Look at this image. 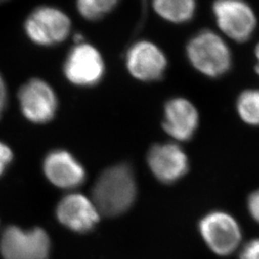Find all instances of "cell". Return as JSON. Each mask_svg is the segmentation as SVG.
<instances>
[{
	"label": "cell",
	"mask_w": 259,
	"mask_h": 259,
	"mask_svg": "<svg viewBox=\"0 0 259 259\" xmlns=\"http://www.w3.org/2000/svg\"><path fill=\"white\" fill-rule=\"evenodd\" d=\"M213 14L223 34L236 42L250 39L256 27V17L244 0H216Z\"/></svg>",
	"instance_id": "277c9868"
},
{
	"label": "cell",
	"mask_w": 259,
	"mask_h": 259,
	"mask_svg": "<svg viewBox=\"0 0 259 259\" xmlns=\"http://www.w3.org/2000/svg\"><path fill=\"white\" fill-rule=\"evenodd\" d=\"M7 100H8V93H7L6 83L4 82L3 77L0 74V118L6 109Z\"/></svg>",
	"instance_id": "ffe728a7"
},
{
	"label": "cell",
	"mask_w": 259,
	"mask_h": 259,
	"mask_svg": "<svg viewBox=\"0 0 259 259\" xmlns=\"http://www.w3.org/2000/svg\"><path fill=\"white\" fill-rule=\"evenodd\" d=\"M137 196L133 170L118 164L105 170L93 186V201L100 214L118 216L129 210Z\"/></svg>",
	"instance_id": "6da1fadb"
},
{
	"label": "cell",
	"mask_w": 259,
	"mask_h": 259,
	"mask_svg": "<svg viewBox=\"0 0 259 259\" xmlns=\"http://www.w3.org/2000/svg\"><path fill=\"white\" fill-rule=\"evenodd\" d=\"M241 119L250 126H259V91L247 90L241 93L236 103Z\"/></svg>",
	"instance_id": "9a60e30c"
},
{
	"label": "cell",
	"mask_w": 259,
	"mask_h": 259,
	"mask_svg": "<svg viewBox=\"0 0 259 259\" xmlns=\"http://www.w3.org/2000/svg\"><path fill=\"white\" fill-rule=\"evenodd\" d=\"M141 1V5H142V9L144 11L145 7H146V3H147V0H140Z\"/></svg>",
	"instance_id": "7402d4cb"
},
{
	"label": "cell",
	"mask_w": 259,
	"mask_h": 259,
	"mask_svg": "<svg viewBox=\"0 0 259 259\" xmlns=\"http://www.w3.org/2000/svg\"><path fill=\"white\" fill-rule=\"evenodd\" d=\"M24 29L28 37L37 46L51 47L65 41L70 33L71 22L63 11L40 6L29 15Z\"/></svg>",
	"instance_id": "3957f363"
},
{
	"label": "cell",
	"mask_w": 259,
	"mask_h": 259,
	"mask_svg": "<svg viewBox=\"0 0 259 259\" xmlns=\"http://www.w3.org/2000/svg\"><path fill=\"white\" fill-rule=\"evenodd\" d=\"M248 209L252 219L259 224V189L250 195L248 199Z\"/></svg>",
	"instance_id": "d6986e66"
},
{
	"label": "cell",
	"mask_w": 259,
	"mask_h": 259,
	"mask_svg": "<svg viewBox=\"0 0 259 259\" xmlns=\"http://www.w3.org/2000/svg\"><path fill=\"white\" fill-rule=\"evenodd\" d=\"M186 55L197 71L210 78L221 77L232 66V53L228 45L210 30L201 31L189 40Z\"/></svg>",
	"instance_id": "7a4b0ae2"
},
{
	"label": "cell",
	"mask_w": 259,
	"mask_h": 259,
	"mask_svg": "<svg viewBox=\"0 0 259 259\" xmlns=\"http://www.w3.org/2000/svg\"><path fill=\"white\" fill-rule=\"evenodd\" d=\"M44 171L47 179L60 188L72 189L82 185L85 180L82 164L71 154L63 150H56L47 155Z\"/></svg>",
	"instance_id": "4fadbf2b"
},
{
	"label": "cell",
	"mask_w": 259,
	"mask_h": 259,
	"mask_svg": "<svg viewBox=\"0 0 259 259\" xmlns=\"http://www.w3.org/2000/svg\"><path fill=\"white\" fill-rule=\"evenodd\" d=\"M120 0H76L77 9L83 19L99 20L116 8Z\"/></svg>",
	"instance_id": "2e32d148"
},
{
	"label": "cell",
	"mask_w": 259,
	"mask_h": 259,
	"mask_svg": "<svg viewBox=\"0 0 259 259\" xmlns=\"http://www.w3.org/2000/svg\"><path fill=\"white\" fill-rule=\"evenodd\" d=\"M130 74L139 81L154 82L162 78L167 68V59L154 42L139 40L130 47L126 54Z\"/></svg>",
	"instance_id": "9c48e42d"
},
{
	"label": "cell",
	"mask_w": 259,
	"mask_h": 259,
	"mask_svg": "<svg viewBox=\"0 0 259 259\" xmlns=\"http://www.w3.org/2000/svg\"><path fill=\"white\" fill-rule=\"evenodd\" d=\"M5 1H7V0H0V4L3 3V2H5Z\"/></svg>",
	"instance_id": "603a6c76"
},
{
	"label": "cell",
	"mask_w": 259,
	"mask_h": 259,
	"mask_svg": "<svg viewBox=\"0 0 259 259\" xmlns=\"http://www.w3.org/2000/svg\"><path fill=\"white\" fill-rule=\"evenodd\" d=\"M153 7L161 19L182 24L193 19L196 0H153Z\"/></svg>",
	"instance_id": "5bb4252c"
},
{
	"label": "cell",
	"mask_w": 259,
	"mask_h": 259,
	"mask_svg": "<svg viewBox=\"0 0 259 259\" xmlns=\"http://www.w3.org/2000/svg\"><path fill=\"white\" fill-rule=\"evenodd\" d=\"M200 232L207 247L221 256L236 250L242 238L239 224L232 215L224 211L205 215L200 222Z\"/></svg>",
	"instance_id": "8992f818"
},
{
	"label": "cell",
	"mask_w": 259,
	"mask_h": 259,
	"mask_svg": "<svg viewBox=\"0 0 259 259\" xmlns=\"http://www.w3.org/2000/svg\"><path fill=\"white\" fill-rule=\"evenodd\" d=\"M255 58H256V65H255V71L259 75V44L255 47Z\"/></svg>",
	"instance_id": "44dd1931"
},
{
	"label": "cell",
	"mask_w": 259,
	"mask_h": 259,
	"mask_svg": "<svg viewBox=\"0 0 259 259\" xmlns=\"http://www.w3.org/2000/svg\"><path fill=\"white\" fill-rule=\"evenodd\" d=\"M56 214L62 225L76 232L92 231L100 217L93 200L79 193L64 197L57 206Z\"/></svg>",
	"instance_id": "8fae6325"
},
{
	"label": "cell",
	"mask_w": 259,
	"mask_h": 259,
	"mask_svg": "<svg viewBox=\"0 0 259 259\" xmlns=\"http://www.w3.org/2000/svg\"><path fill=\"white\" fill-rule=\"evenodd\" d=\"M64 72L66 79L76 85H96L105 74V63L102 55L95 47L89 44H77L67 55Z\"/></svg>",
	"instance_id": "52a82bcc"
},
{
	"label": "cell",
	"mask_w": 259,
	"mask_h": 259,
	"mask_svg": "<svg viewBox=\"0 0 259 259\" xmlns=\"http://www.w3.org/2000/svg\"><path fill=\"white\" fill-rule=\"evenodd\" d=\"M0 252L4 259H47L50 239L42 229L24 231L12 226L2 234Z\"/></svg>",
	"instance_id": "5b68a950"
},
{
	"label": "cell",
	"mask_w": 259,
	"mask_h": 259,
	"mask_svg": "<svg viewBox=\"0 0 259 259\" xmlns=\"http://www.w3.org/2000/svg\"><path fill=\"white\" fill-rule=\"evenodd\" d=\"M163 129L176 140L186 141L193 137L199 125V113L189 100L176 97L164 107Z\"/></svg>",
	"instance_id": "7c38bea8"
},
{
	"label": "cell",
	"mask_w": 259,
	"mask_h": 259,
	"mask_svg": "<svg viewBox=\"0 0 259 259\" xmlns=\"http://www.w3.org/2000/svg\"><path fill=\"white\" fill-rule=\"evenodd\" d=\"M13 159V153L11 149L0 141V176L4 173L5 169Z\"/></svg>",
	"instance_id": "ac0fdd59"
},
{
	"label": "cell",
	"mask_w": 259,
	"mask_h": 259,
	"mask_svg": "<svg viewBox=\"0 0 259 259\" xmlns=\"http://www.w3.org/2000/svg\"><path fill=\"white\" fill-rule=\"evenodd\" d=\"M20 110L28 120L45 124L52 120L58 109V99L53 89L41 79H31L19 92Z\"/></svg>",
	"instance_id": "ba28073f"
},
{
	"label": "cell",
	"mask_w": 259,
	"mask_h": 259,
	"mask_svg": "<svg viewBox=\"0 0 259 259\" xmlns=\"http://www.w3.org/2000/svg\"><path fill=\"white\" fill-rule=\"evenodd\" d=\"M147 161L150 170L163 184H173L185 176L188 158L176 143L156 144L149 150Z\"/></svg>",
	"instance_id": "30bf717a"
},
{
	"label": "cell",
	"mask_w": 259,
	"mask_h": 259,
	"mask_svg": "<svg viewBox=\"0 0 259 259\" xmlns=\"http://www.w3.org/2000/svg\"><path fill=\"white\" fill-rule=\"evenodd\" d=\"M240 259H259V238L249 241L240 252Z\"/></svg>",
	"instance_id": "e0dca14e"
}]
</instances>
